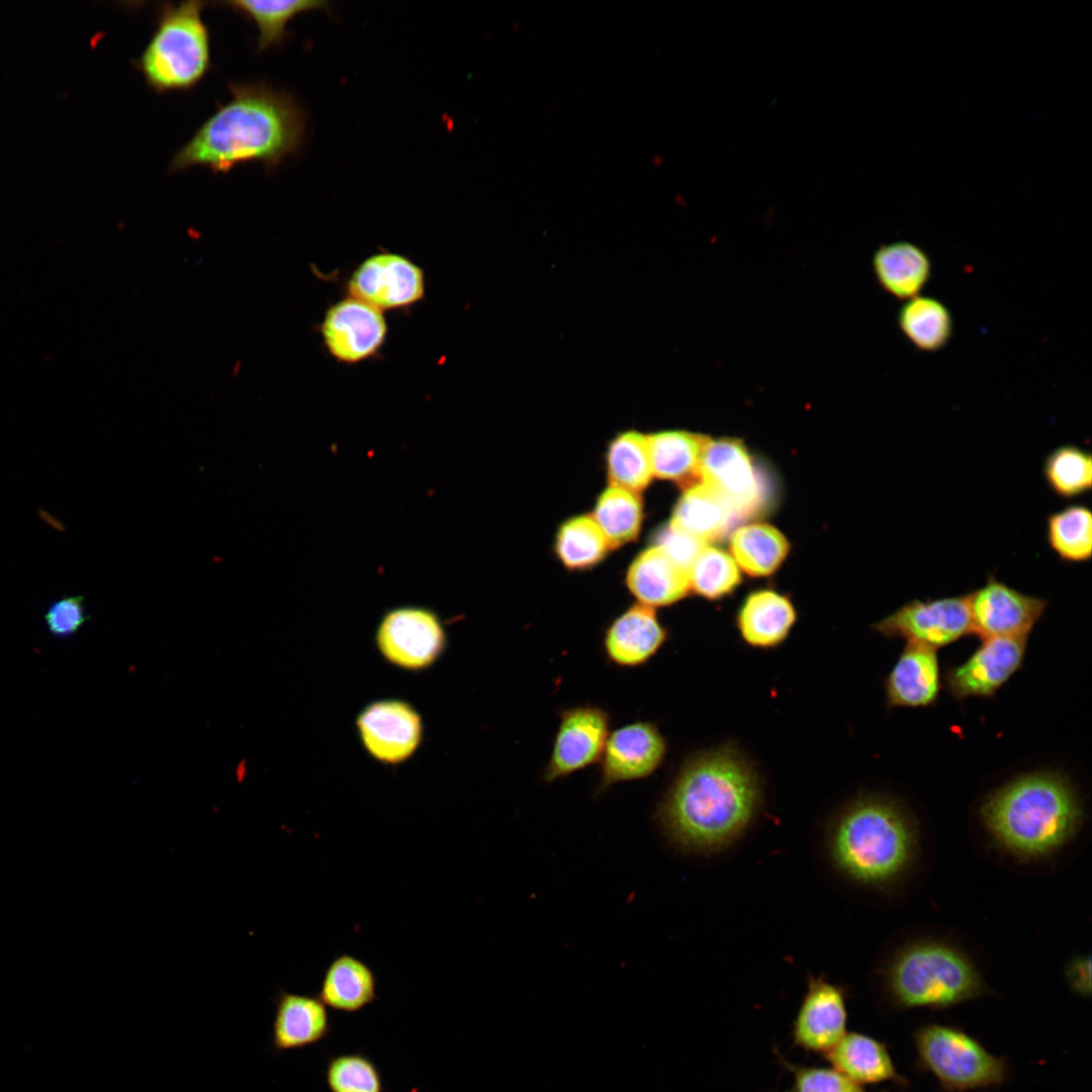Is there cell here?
<instances>
[{
	"instance_id": "8fae6325",
	"label": "cell",
	"mask_w": 1092,
	"mask_h": 1092,
	"mask_svg": "<svg viewBox=\"0 0 1092 1092\" xmlns=\"http://www.w3.org/2000/svg\"><path fill=\"white\" fill-rule=\"evenodd\" d=\"M387 333L383 311L350 295L331 305L320 326L325 349L337 362L348 365L378 355Z\"/></svg>"
},
{
	"instance_id": "ba28073f",
	"label": "cell",
	"mask_w": 1092,
	"mask_h": 1092,
	"mask_svg": "<svg viewBox=\"0 0 1092 1092\" xmlns=\"http://www.w3.org/2000/svg\"><path fill=\"white\" fill-rule=\"evenodd\" d=\"M872 628L887 638H902L936 650L973 634L968 594L912 600Z\"/></svg>"
},
{
	"instance_id": "7402d4cb",
	"label": "cell",
	"mask_w": 1092,
	"mask_h": 1092,
	"mask_svg": "<svg viewBox=\"0 0 1092 1092\" xmlns=\"http://www.w3.org/2000/svg\"><path fill=\"white\" fill-rule=\"evenodd\" d=\"M797 620L791 601L770 589L749 594L736 616L741 639L753 648L771 649L782 645Z\"/></svg>"
},
{
	"instance_id": "d6a6232c",
	"label": "cell",
	"mask_w": 1092,
	"mask_h": 1092,
	"mask_svg": "<svg viewBox=\"0 0 1092 1092\" xmlns=\"http://www.w3.org/2000/svg\"><path fill=\"white\" fill-rule=\"evenodd\" d=\"M731 550L738 564L750 575L771 573L786 557L789 545L774 527L752 524L741 527L731 537Z\"/></svg>"
},
{
	"instance_id": "3957f363",
	"label": "cell",
	"mask_w": 1092,
	"mask_h": 1092,
	"mask_svg": "<svg viewBox=\"0 0 1092 1092\" xmlns=\"http://www.w3.org/2000/svg\"><path fill=\"white\" fill-rule=\"evenodd\" d=\"M980 813L1002 845L1029 857L1063 845L1075 834L1083 816L1069 780L1052 770L1028 772L1005 784L987 797Z\"/></svg>"
},
{
	"instance_id": "4fadbf2b",
	"label": "cell",
	"mask_w": 1092,
	"mask_h": 1092,
	"mask_svg": "<svg viewBox=\"0 0 1092 1092\" xmlns=\"http://www.w3.org/2000/svg\"><path fill=\"white\" fill-rule=\"evenodd\" d=\"M666 753V738L655 723L635 720L618 727L610 732L600 759L598 792L650 777L661 766Z\"/></svg>"
},
{
	"instance_id": "5bb4252c",
	"label": "cell",
	"mask_w": 1092,
	"mask_h": 1092,
	"mask_svg": "<svg viewBox=\"0 0 1092 1092\" xmlns=\"http://www.w3.org/2000/svg\"><path fill=\"white\" fill-rule=\"evenodd\" d=\"M846 990L824 976L810 975L791 1028L792 1043L826 1056L847 1032Z\"/></svg>"
},
{
	"instance_id": "83f0119b",
	"label": "cell",
	"mask_w": 1092,
	"mask_h": 1092,
	"mask_svg": "<svg viewBox=\"0 0 1092 1092\" xmlns=\"http://www.w3.org/2000/svg\"><path fill=\"white\" fill-rule=\"evenodd\" d=\"M647 440L653 476L677 481L698 476L709 438L685 431H665L648 435Z\"/></svg>"
},
{
	"instance_id": "603a6c76",
	"label": "cell",
	"mask_w": 1092,
	"mask_h": 1092,
	"mask_svg": "<svg viewBox=\"0 0 1092 1092\" xmlns=\"http://www.w3.org/2000/svg\"><path fill=\"white\" fill-rule=\"evenodd\" d=\"M626 582L638 604L652 609L672 605L691 589L689 573L654 545L633 560Z\"/></svg>"
},
{
	"instance_id": "484cf974",
	"label": "cell",
	"mask_w": 1092,
	"mask_h": 1092,
	"mask_svg": "<svg viewBox=\"0 0 1092 1092\" xmlns=\"http://www.w3.org/2000/svg\"><path fill=\"white\" fill-rule=\"evenodd\" d=\"M873 263L881 286L899 299L908 300L917 296L931 274L928 255L910 242L882 246L875 253Z\"/></svg>"
},
{
	"instance_id": "e575fe53",
	"label": "cell",
	"mask_w": 1092,
	"mask_h": 1092,
	"mask_svg": "<svg viewBox=\"0 0 1092 1092\" xmlns=\"http://www.w3.org/2000/svg\"><path fill=\"white\" fill-rule=\"evenodd\" d=\"M1042 475L1055 495L1072 500L1091 490V453L1075 444L1060 445L1044 458Z\"/></svg>"
},
{
	"instance_id": "60d3db41",
	"label": "cell",
	"mask_w": 1092,
	"mask_h": 1092,
	"mask_svg": "<svg viewBox=\"0 0 1092 1092\" xmlns=\"http://www.w3.org/2000/svg\"><path fill=\"white\" fill-rule=\"evenodd\" d=\"M653 545L689 573L691 566L707 543L669 523L657 533Z\"/></svg>"
},
{
	"instance_id": "cb8c5ba5",
	"label": "cell",
	"mask_w": 1092,
	"mask_h": 1092,
	"mask_svg": "<svg viewBox=\"0 0 1092 1092\" xmlns=\"http://www.w3.org/2000/svg\"><path fill=\"white\" fill-rule=\"evenodd\" d=\"M824 1058L832 1068L860 1086L889 1081L906 1083L897 1072L887 1045L863 1033L847 1031Z\"/></svg>"
},
{
	"instance_id": "7c38bea8",
	"label": "cell",
	"mask_w": 1092,
	"mask_h": 1092,
	"mask_svg": "<svg viewBox=\"0 0 1092 1092\" xmlns=\"http://www.w3.org/2000/svg\"><path fill=\"white\" fill-rule=\"evenodd\" d=\"M968 597L972 632L982 640L1028 637L1048 607L1046 600L1024 594L993 574Z\"/></svg>"
},
{
	"instance_id": "2e32d148",
	"label": "cell",
	"mask_w": 1092,
	"mask_h": 1092,
	"mask_svg": "<svg viewBox=\"0 0 1092 1092\" xmlns=\"http://www.w3.org/2000/svg\"><path fill=\"white\" fill-rule=\"evenodd\" d=\"M445 642L444 630L435 613L421 607L389 611L377 631L382 654L399 666L419 669L435 661Z\"/></svg>"
},
{
	"instance_id": "4316f807",
	"label": "cell",
	"mask_w": 1092,
	"mask_h": 1092,
	"mask_svg": "<svg viewBox=\"0 0 1092 1092\" xmlns=\"http://www.w3.org/2000/svg\"><path fill=\"white\" fill-rule=\"evenodd\" d=\"M737 518L720 494L701 482L689 486L681 494L670 524L707 543L722 537Z\"/></svg>"
},
{
	"instance_id": "1f68e13d",
	"label": "cell",
	"mask_w": 1092,
	"mask_h": 1092,
	"mask_svg": "<svg viewBox=\"0 0 1092 1092\" xmlns=\"http://www.w3.org/2000/svg\"><path fill=\"white\" fill-rule=\"evenodd\" d=\"M223 5L252 20L259 32V52L282 42L287 24L298 14L315 9H326L328 2L314 0L223 2Z\"/></svg>"
},
{
	"instance_id": "f546056e",
	"label": "cell",
	"mask_w": 1092,
	"mask_h": 1092,
	"mask_svg": "<svg viewBox=\"0 0 1092 1092\" xmlns=\"http://www.w3.org/2000/svg\"><path fill=\"white\" fill-rule=\"evenodd\" d=\"M898 324L906 339L926 352L943 348L952 334L949 310L941 301L928 296L908 299L899 311Z\"/></svg>"
},
{
	"instance_id": "d6986e66",
	"label": "cell",
	"mask_w": 1092,
	"mask_h": 1092,
	"mask_svg": "<svg viewBox=\"0 0 1092 1092\" xmlns=\"http://www.w3.org/2000/svg\"><path fill=\"white\" fill-rule=\"evenodd\" d=\"M667 640L668 631L655 610L637 603L607 626L602 645L610 663L634 668L649 662Z\"/></svg>"
},
{
	"instance_id": "74e56055",
	"label": "cell",
	"mask_w": 1092,
	"mask_h": 1092,
	"mask_svg": "<svg viewBox=\"0 0 1092 1092\" xmlns=\"http://www.w3.org/2000/svg\"><path fill=\"white\" fill-rule=\"evenodd\" d=\"M326 1081L331 1092H383L377 1067L361 1054L332 1058L327 1065Z\"/></svg>"
},
{
	"instance_id": "44dd1931",
	"label": "cell",
	"mask_w": 1092,
	"mask_h": 1092,
	"mask_svg": "<svg viewBox=\"0 0 1092 1092\" xmlns=\"http://www.w3.org/2000/svg\"><path fill=\"white\" fill-rule=\"evenodd\" d=\"M275 1003L270 1043L276 1052L302 1049L329 1034V1013L318 996L281 990Z\"/></svg>"
},
{
	"instance_id": "f35d334b",
	"label": "cell",
	"mask_w": 1092,
	"mask_h": 1092,
	"mask_svg": "<svg viewBox=\"0 0 1092 1092\" xmlns=\"http://www.w3.org/2000/svg\"><path fill=\"white\" fill-rule=\"evenodd\" d=\"M775 1054L792 1077V1086L786 1092H868L832 1067L803 1066L790 1062L778 1050Z\"/></svg>"
},
{
	"instance_id": "9a60e30c",
	"label": "cell",
	"mask_w": 1092,
	"mask_h": 1092,
	"mask_svg": "<svg viewBox=\"0 0 1092 1092\" xmlns=\"http://www.w3.org/2000/svg\"><path fill=\"white\" fill-rule=\"evenodd\" d=\"M702 483L720 494L738 518L760 507V481L745 447L734 439H709L698 468Z\"/></svg>"
},
{
	"instance_id": "ffe728a7",
	"label": "cell",
	"mask_w": 1092,
	"mask_h": 1092,
	"mask_svg": "<svg viewBox=\"0 0 1092 1092\" xmlns=\"http://www.w3.org/2000/svg\"><path fill=\"white\" fill-rule=\"evenodd\" d=\"M942 688L936 650L907 643L885 679L889 708L935 705Z\"/></svg>"
},
{
	"instance_id": "8992f818",
	"label": "cell",
	"mask_w": 1092,
	"mask_h": 1092,
	"mask_svg": "<svg viewBox=\"0 0 1092 1092\" xmlns=\"http://www.w3.org/2000/svg\"><path fill=\"white\" fill-rule=\"evenodd\" d=\"M886 984L892 1001L902 1009H944L985 992L974 965L958 950L939 943L903 950L887 971Z\"/></svg>"
},
{
	"instance_id": "836d02e7",
	"label": "cell",
	"mask_w": 1092,
	"mask_h": 1092,
	"mask_svg": "<svg viewBox=\"0 0 1092 1092\" xmlns=\"http://www.w3.org/2000/svg\"><path fill=\"white\" fill-rule=\"evenodd\" d=\"M610 548L634 540L641 528L643 510L638 493L609 486L599 496L590 516Z\"/></svg>"
},
{
	"instance_id": "30bf717a",
	"label": "cell",
	"mask_w": 1092,
	"mask_h": 1092,
	"mask_svg": "<svg viewBox=\"0 0 1092 1092\" xmlns=\"http://www.w3.org/2000/svg\"><path fill=\"white\" fill-rule=\"evenodd\" d=\"M348 295L379 310L411 307L426 294L424 270L404 255L382 251L364 259L347 282Z\"/></svg>"
},
{
	"instance_id": "d4e9b609",
	"label": "cell",
	"mask_w": 1092,
	"mask_h": 1092,
	"mask_svg": "<svg viewBox=\"0 0 1092 1092\" xmlns=\"http://www.w3.org/2000/svg\"><path fill=\"white\" fill-rule=\"evenodd\" d=\"M376 987V976L365 962L342 953L328 966L318 998L327 1007L354 1013L374 1002Z\"/></svg>"
},
{
	"instance_id": "52a82bcc",
	"label": "cell",
	"mask_w": 1092,
	"mask_h": 1092,
	"mask_svg": "<svg viewBox=\"0 0 1092 1092\" xmlns=\"http://www.w3.org/2000/svg\"><path fill=\"white\" fill-rule=\"evenodd\" d=\"M913 1041L919 1067L945 1092L994 1089L1008 1077L1006 1060L959 1027L927 1023L914 1031Z\"/></svg>"
},
{
	"instance_id": "6da1fadb",
	"label": "cell",
	"mask_w": 1092,
	"mask_h": 1092,
	"mask_svg": "<svg viewBox=\"0 0 1092 1092\" xmlns=\"http://www.w3.org/2000/svg\"><path fill=\"white\" fill-rule=\"evenodd\" d=\"M762 798V783L753 761L736 744L723 743L684 759L655 816L677 848L713 853L744 833Z\"/></svg>"
},
{
	"instance_id": "ab89813d",
	"label": "cell",
	"mask_w": 1092,
	"mask_h": 1092,
	"mask_svg": "<svg viewBox=\"0 0 1092 1092\" xmlns=\"http://www.w3.org/2000/svg\"><path fill=\"white\" fill-rule=\"evenodd\" d=\"M48 631L56 638L66 639L75 635L88 621L84 597H63L50 605L44 614Z\"/></svg>"
},
{
	"instance_id": "b9f144b4",
	"label": "cell",
	"mask_w": 1092,
	"mask_h": 1092,
	"mask_svg": "<svg viewBox=\"0 0 1092 1092\" xmlns=\"http://www.w3.org/2000/svg\"><path fill=\"white\" fill-rule=\"evenodd\" d=\"M1090 960H1078L1069 968L1068 978L1072 987L1081 995H1089L1091 989Z\"/></svg>"
},
{
	"instance_id": "ac0fdd59",
	"label": "cell",
	"mask_w": 1092,
	"mask_h": 1092,
	"mask_svg": "<svg viewBox=\"0 0 1092 1092\" xmlns=\"http://www.w3.org/2000/svg\"><path fill=\"white\" fill-rule=\"evenodd\" d=\"M357 727L366 749L378 760L394 763L407 758L421 739L420 716L399 701H381L368 706L358 717Z\"/></svg>"
},
{
	"instance_id": "9c48e42d",
	"label": "cell",
	"mask_w": 1092,
	"mask_h": 1092,
	"mask_svg": "<svg viewBox=\"0 0 1092 1092\" xmlns=\"http://www.w3.org/2000/svg\"><path fill=\"white\" fill-rule=\"evenodd\" d=\"M610 727L611 715L600 706L562 709L543 780L553 783L600 762Z\"/></svg>"
},
{
	"instance_id": "277c9868",
	"label": "cell",
	"mask_w": 1092,
	"mask_h": 1092,
	"mask_svg": "<svg viewBox=\"0 0 1092 1092\" xmlns=\"http://www.w3.org/2000/svg\"><path fill=\"white\" fill-rule=\"evenodd\" d=\"M913 828L904 811L881 797L858 798L833 821L828 850L835 867L851 880L882 885L908 864L914 849Z\"/></svg>"
},
{
	"instance_id": "7a4b0ae2",
	"label": "cell",
	"mask_w": 1092,
	"mask_h": 1092,
	"mask_svg": "<svg viewBox=\"0 0 1092 1092\" xmlns=\"http://www.w3.org/2000/svg\"><path fill=\"white\" fill-rule=\"evenodd\" d=\"M230 90V101L173 157L171 171L203 166L226 173L249 162L271 170L298 152L305 122L291 96L262 83L232 84Z\"/></svg>"
},
{
	"instance_id": "e0dca14e",
	"label": "cell",
	"mask_w": 1092,
	"mask_h": 1092,
	"mask_svg": "<svg viewBox=\"0 0 1092 1092\" xmlns=\"http://www.w3.org/2000/svg\"><path fill=\"white\" fill-rule=\"evenodd\" d=\"M1028 637L983 639L963 663L950 667L944 676L949 694L963 701L989 698L1021 667Z\"/></svg>"
},
{
	"instance_id": "4dcf8cb0",
	"label": "cell",
	"mask_w": 1092,
	"mask_h": 1092,
	"mask_svg": "<svg viewBox=\"0 0 1092 1092\" xmlns=\"http://www.w3.org/2000/svg\"><path fill=\"white\" fill-rule=\"evenodd\" d=\"M610 486L638 493L653 477L647 436L627 431L617 436L607 453Z\"/></svg>"
},
{
	"instance_id": "5b68a950",
	"label": "cell",
	"mask_w": 1092,
	"mask_h": 1092,
	"mask_svg": "<svg viewBox=\"0 0 1092 1092\" xmlns=\"http://www.w3.org/2000/svg\"><path fill=\"white\" fill-rule=\"evenodd\" d=\"M202 1L163 3L155 31L135 62L148 87L158 93L187 91L210 69V36Z\"/></svg>"
},
{
	"instance_id": "d590c367",
	"label": "cell",
	"mask_w": 1092,
	"mask_h": 1092,
	"mask_svg": "<svg viewBox=\"0 0 1092 1092\" xmlns=\"http://www.w3.org/2000/svg\"><path fill=\"white\" fill-rule=\"evenodd\" d=\"M610 546L590 516L567 520L558 530L555 550L568 568L582 569L599 563Z\"/></svg>"
},
{
	"instance_id": "8d00e7d4",
	"label": "cell",
	"mask_w": 1092,
	"mask_h": 1092,
	"mask_svg": "<svg viewBox=\"0 0 1092 1092\" xmlns=\"http://www.w3.org/2000/svg\"><path fill=\"white\" fill-rule=\"evenodd\" d=\"M690 588L708 600H718L740 582L735 561L723 550L706 546L689 570Z\"/></svg>"
},
{
	"instance_id": "f1b7e54d",
	"label": "cell",
	"mask_w": 1092,
	"mask_h": 1092,
	"mask_svg": "<svg viewBox=\"0 0 1092 1092\" xmlns=\"http://www.w3.org/2000/svg\"><path fill=\"white\" fill-rule=\"evenodd\" d=\"M1045 539L1061 561L1071 564L1089 561L1092 555L1090 508L1071 504L1051 513L1045 521Z\"/></svg>"
}]
</instances>
